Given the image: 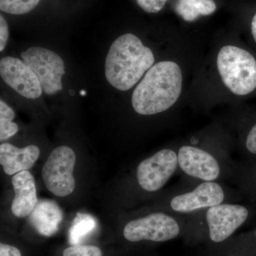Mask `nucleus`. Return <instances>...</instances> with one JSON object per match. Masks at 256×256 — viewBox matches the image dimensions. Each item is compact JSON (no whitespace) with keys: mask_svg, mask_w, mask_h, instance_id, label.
Listing matches in <instances>:
<instances>
[{"mask_svg":"<svg viewBox=\"0 0 256 256\" xmlns=\"http://www.w3.org/2000/svg\"><path fill=\"white\" fill-rule=\"evenodd\" d=\"M178 168L188 176L202 182H216L222 175L220 161L210 152L184 146L178 152Z\"/></svg>","mask_w":256,"mask_h":256,"instance_id":"obj_10","label":"nucleus"},{"mask_svg":"<svg viewBox=\"0 0 256 256\" xmlns=\"http://www.w3.org/2000/svg\"><path fill=\"white\" fill-rule=\"evenodd\" d=\"M182 80L181 68L175 62L164 60L154 64L133 92V109L142 116L168 110L180 98Z\"/></svg>","mask_w":256,"mask_h":256,"instance_id":"obj_1","label":"nucleus"},{"mask_svg":"<svg viewBox=\"0 0 256 256\" xmlns=\"http://www.w3.org/2000/svg\"><path fill=\"white\" fill-rule=\"evenodd\" d=\"M96 225L95 218L92 216L87 214H78L69 230L70 244L73 246L78 245L82 239L94 232Z\"/></svg>","mask_w":256,"mask_h":256,"instance_id":"obj_16","label":"nucleus"},{"mask_svg":"<svg viewBox=\"0 0 256 256\" xmlns=\"http://www.w3.org/2000/svg\"><path fill=\"white\" fill-rule=\"evenodd\" d=\"M255 237H256V232H255Z\"/></svg>","mask_w":256,"mask_h":256,"instance_id":"obj_26","label":"nucleus"},{"mask_svg":"<svg viewBox=\"0 0 256 256\" xmlns=\"http://www.w3.org/2000/svg\"><path fill=\"white\" fill-rule=\"evenodd\" d=\"M252 36H254V40L256 42V14L254 15V18H252Z\"/></svg>","mask_w":256,"mask_h":256,"instance_id":"obj_25","label":"nucleus"},{"mask_svg":"<svg viewBox=\"0 0 256 256\" xmlns=\"http://www.w3.org/2000/svg\"><path fill=\"white\" fill-rule=\"evenodd\" d=\"M246 148L249 152L256 154V124L248 134L246 140Z\"/></svg>","mask_w":256,"mask_h":256,"instance_id":"obj_22","label":"nucleus"},{"mask_svg":"<svg viewBox=\"0 0 256 256\" xmlns=\"http://www.w3.org/2000/svg\"><path fill=\"white\" fill-rule=\"evenodd\" d=\"M217 68L224 85L237 96H246L256 88V60L252 54L235 46L222 47Z\"/></svg>","mask_w":256,"mask_h":256,"instance_id":"obj_3","label":"nucleus"},{"mask_svg":"<svg viewBox=\"0 0 256 256\" xmlns=\"http://www.w3.org/2000/svg\"><path fill=\"white\" fill-rule=\"evenodd\" d=\"M63 220V213L56 203L44 200L37 204L30 216V222L38 234L44 236L54 235Z\"/></svg>","mask_w":256,"mask_h":256,"instance_id":"obj_14","label":"nucleus"},{"mask_svg":"<svg viewBox=\"0 0 256 256\" xmlns=\"http://www.w3.org/2000/svg\"><path fill=\"white\" fill-rule=\"evenodd\" d=\"M226 192L216 182H202L191 191L175 195L170 200V210L174 213L191 214L224 203Z\"/></svg>","mask_w":256,"mask_h":256,"instance_id":"obj_9","label":"nucleus"},{"mask_svg":"<svg viewBox=\"0 0 256 256\" xmlns=\"http://www.w3.org/2000/svg\"><path fill=\"white\" fill-rule=\"evenodd\" d=\"M216 10L214 0H178L175 11L184 20L193 22L200 16H208Z\"/></svg>","mask_w":256,"mask_h":256,"instance_id":"obj_15","label":"nucleus"},{"mask_svg":"<svg viewBox=\"0 0 256 256\" xmlns=\"http://www.w3.org/2000/svg\"><path fill=\"white\" fill-rule=\"evenodd\" d=\"M182 222L163 212H154L130 220L124 229L128 242H164L178 238L184 233Z\"/></svg>","mask_w":256,"mask_h":256,"instance_id":"obj_4","label":"nucleus"},{"mask_svg":"<svg viewBox=\"0 0 256 256\" xmlns=\"http://www.w3.org/2000/svg\"><path fill=\"white\" fill-rule=\"evenodd\" d=\"M0 75L10 87L26 98L36 99L42 96L40 80L23 60L12 56L2 58Z\"/></svg>","mask_w":256,"mask_h":256,"instance_id":"obj_11","label":"nucleus"},{"mask_svg":"<svg viewBox=\"0 0 256 256\" xmlns=\"http://www.w3.org/2000/svg\"><path fill=\"white\" fill-rule=\"evenodd\" d=\"M21 57L36 76L44 92L52 95L62 90L65 66L60 56L42 47H31L23 52Z\"/></svg>","mask_w":256,"mask_h":256,"instance_id":"obj_6","label":"nucleus"},{"mask_svg":"<svg viewBox=\"0 0 256 256\" xmlns=\"http://www.w3.org/2000/svg\"><path fill=\"white\" fill-rule=\"evenodd\" d=\"M40 156V148L28 146L18 148L10 143L0 146V164L9 176L31 169Z\"/></svg>","mask_w":256,"mask_h":256,"instance_id":"obj_13","label":"nucleus"},{"mask_svg":"<svg viewBox=\"0 0 256 256\" xmlns=\"http://www.w3.org/2000/svg\"><path fill=\"white\" fill-rule=\"evenodd\" d=\"M15 114L4 101L0 100V140H6L18 132V126L13 122Z\"/></svg>","mask_w":256,"mask_h":256,"instance_id":"obj_17","label":"nucleus"},{"mask_svg":"<svg viewBox=\"0 0 256 256\" xmlns=\"http://www.w3.org/2000/svg\"><path fill=\"white\" fill-rule=\"evenodd\" d=\"M64 256H102V252L95 246L76 245L66 248Z\"/></svg>","mask_w":256,"mask_h":256,"instance_id":"obj_19","label":"nucleus"},{"mask_svg":"<svg viewBox=\"0 0 256 256\" xmlns=\"http://www.w3.org/2000/svg\"><path fill=\"white\" fill-rule=\"evenodd\" d=\"M248 216V210L240 204L222 203L207 208L205 218L208 240L215 245H224Z\"/></svg>","mask_w":256,"mask_h":256,"instance_id":"obj_7","label":"nucleus"},{"mask_svg":"<svg viewBox=\"0 0 256 256\" xmlns=\"http://www.w3.org/2000/svg\"><path fill=\"white\" fill-rule=\"evenodd\" d=\"M178 168V152L169 148L161 150L138 165L136 171L138 185L146 192L159 191Z\"/></svg>","mask_w":256,"mask_h":256,"instance_id":"obj_8","label":"nucleus"},{"mask_svg":"<svg viewBox=\"0 0 256 256\" xmlns=\"http://www.w3.org/2000/svg\"><path fill=\"white\" fill-rule=\"evenodd\" d=\"M0 256H22L18 248L8 244H0Z\"/></svg>","mask_w":256,"mask_h":256,"instance_id":"obj_23","label":"nucleus"},{"mask_svg":"<svg viewBox=\"0 0 256 256\" xmlns=\"http://www.w3.org/2000/svg\"><path fill=\"white\" fill-rule=\"evenodd\" d=\"M224 252L223 256H242V252L240 249L229 246L228 245L224 244Z\"/></svg>","mask_w":256,"mask_h":256,"instance_id":"obj_24","label":"nucleus"},{"mask_svg":"<svg viewBox=\"0 0 256 256\" xmlns=\"http://www.w3.org/2000/svg\"><path fill=\"white\" fill-rule=\"evenodd\" d=\"M9 26L2 15H0V52H2L9 40Z\"/></svg>","mask_w":256,"mask_h":256,"instance_id":"obj_21","label":"nucleus"},{"mask_svg":"<svg viewBox=\"0 0 256 256\" xmlns=\"http://www.w3.org/2000/svg\"><path fill=\"white\" fill-rule=\"evenodd\" d=\"M12 184L14 191L12 212L18 218H25L31 214L38 202L34 178L28 170L20 172L12 176Z\"/></svg>","mask_w":256,"mask_h":256,"instance_id":"obj_12","label":"nucleus"},{"mask_svg":"<svg viewBox=\"0 0 256 256\" xmlns=\"http://www.w3.org/2000/svg\"><path fill=\"white\" fill-rule=\"evenodd\" d=\"M40 0H0V10L8 14H28L40 3Z\"/></svg>","mask_w":256,"mask_h":256,"instance_id":"obj_18","label":"nucleus"},{"mask_svg":"<svg viewBox=\"0 0 256 256\" xmlns=\"http://www.w3.org/2000/svg\"><path fill=\"white\" fill-rule=\"evenodd\" d=\"M141 9L148 13H158L164 8L168 0H136Z\"/></svg>","mask_w":256,"mask_h":256,"instance_id":"obj_20","label":"nucleus"},{"mask_svg":"<svg viewBox=\"0 0 256 256\" xmlns=\"http://www.w3.org/2000/svg\"><path fill=\"white\" fill-rule=\"evenodd\" d=\"M154 56L150 48L132 34H126L111 45L105 63L106 78L112 86L130 90L151 68Z\"/></svg>","mask_w":256,"mask_h":256,"instance_id":"obj_2","label":"nucleus"},{"mask_svg":"<svg viewBox=\"0 0 256 256\" xmlns=\"http://www.w3.org/2000/svg\"><path fill=\"white\" fill-rule=\"evenodd\" d=\"M76 156L72 148L60 146L50 153L42 168V178L47 190L55 196L65 197L76 188L74 176Z\"/></svg>","mask_w":256,"mask_h":256,"instance_id":"obj_5","label":"nucleus"}]
</instances>
